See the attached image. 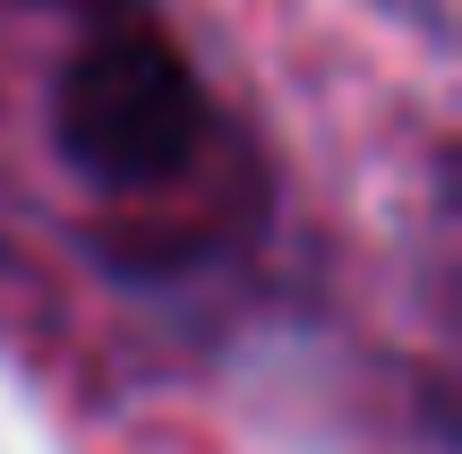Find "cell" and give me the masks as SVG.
Here are the masks:
<instances>
[{
  "mask_svg": "<svg viewBox=\"0 0 462 454\" xmlns=\"http://www.w3.org/2000/svg\"><path fill=\"white\" fill-rule=\"evenodd\" d=\"M206 137V86L189 78V60L146 26V17H112L60 60L51 86V146L78 181L95 189H171L198 171Z\"/></svg>",
  "mask_w": 462,
  "mask_h": 454,
  "instance_id": "obj_1",
  "label": "cell"
}]
</instances>
